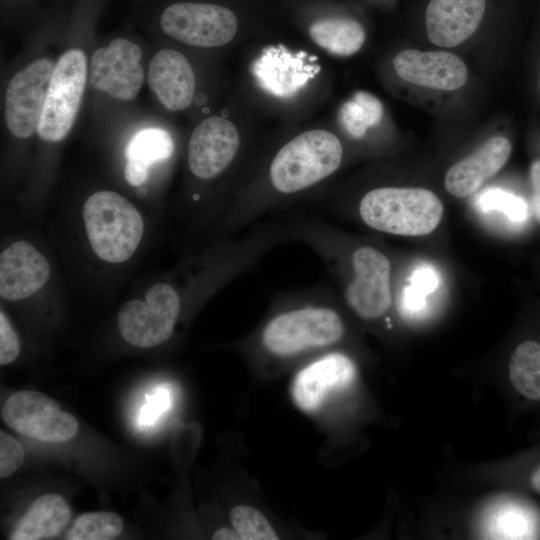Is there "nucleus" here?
<instances>
[{
	"instance_id": "ddd939ff",
	"label": "nucleus",
	"mask_w": 540,
	"mask_h": 540,
	"mask_svg": "<svg viewBox=\"0 0 540 540\" xmlns=\"http://www.w3.org/2000/svg\"><path fill=\"white\" fill-rule=\"evenodd\" d=\"M357 376L354 360L341 351H325L307 363L293 379L291 396L305 413L318 411L334 391L347 388Z\"/></svg>"
},
{
	"instance_id": "f3484780",
	"label": "nucleus",
	"mask_w": 540,
	"mask_h": 540,
	"mask_svg": "<svg viewBox=\"0 0 540 540\" xmlns=\"http://www.w3.org/2000/svg\"><path fill=\"white\" fill-rule=\"evenodd\" d=\"M485 0H430L425 25L429 40L454 47L476 31L485 12Z\"/></svg>"
},
{
	"instance_id": "bb28decb",
	"label": "nucleus",
	"mask_w": 540,
	"mask_h": 540,
	"mask_svg": "<svg viewBox=\"0 0 540 540\" xmlns=\"http://www.w3.org/2000/svg\"><path fill=\"white\" fill-rule=\"evenodd\" d=\"M477 205L482 211L502 212L513 222H524L528 217V206L519 196L500 188H488L477 196Z\"/></svg>"
},
{
	"instance_id": "4468645a",
	"label": "nucleus",
	"mask_w": 540,
	"mask_h": 540,
	"mask_svg": "<svg viewBox=\"0 0 540 540\" xmlns=\"http://www.w3.org/2000/svg\"><path fill=\"white\" fill-rule=\"evenodd\" d=\"M393 67L402 80L436 90H457L468 79L463 60L446 51L403 50L395 56Z\"/></svg>"
},
{
	"instance_id": "dca6fc26",
	"label": "nucleus",
	"mask_w": 540,
	"mask_h": 540,
	"mask_svg": "<svg viewBox=\"0 0 540 540\" xmlns=\"http://www.w3.org/2000/svg\"><path fill=\"white\" fill-rule=\"evenodd\" d=\"M50 272L41 252L27 241H16L0 255V295L10 301L27 298L45 285Z\"/></svg>"
},
{
	"instance_id": "5701e85b",
	"label": "nucleus",
	"mask_w": 540,
	"mask_h": 540,
	"mask_svg": "<svg viewBox=\"0 0 540 540\" xmlns=\"http://www.w3.org/2000/svg\"><path fill=\"white\" fill-rule=\"evenodd\" d=\"M509 377L519 394L540 401V342L525 340L515 347L509 362Z\"/></svg>"
},
{
	"instance_id": "a211bd4d",
	"label": "nucleus",
	"mask_w": 540,
	"mask_h": 540,
	"mask_svg": "<svg viewBox=\"0 0 540 540\" xmlns=\"http://www.w3.org/2000/svg\"><path fill=\"white\" fill-rule=\"evenodd\" d=\"M148 85L168 110L180 111L190 106L195 93V75L188 59L173 49H162L152 58Z\"/></svg>"
},
{
	"instance_id": "9b49d317",
	"label": "nucleus",
	"mask_w": 540,
	"mask_h": 540,
	"mask_svg": "<svg viewBox=\"0 0 540 540\" xmlns=\"http://www.w3.org/2000/svg\"><path fill=\"white\" fill-rule=\"evenodd\" d=\"M141 49L126 38H115L95 50L90 63V81L99 91L119 100H132L139 93L144 71Z\"/></svg>"
},
{
	"instance_id": "412c9836",
	"label": "nucleus",
	"mask_w": 540,
	"mask_h": 540,
	"mask_svg": "<svg viewBox=\"0 0 540 540\" xmlns=\"http://www.w3.org/2000/svg\"><path fill=\"white\" fill-rule=\"evenodd\" d=\"M71 511L65 499L45 494L36 499L19 519L10 540H42L56 537L66 527Z\"/></svg>"
},
{
	"instance_id": "f03ea898",
	"label": "nucleus",
	"mask_w": 540,
	"mask_h": 540,
	"mask_svg": "<svg viewBox=\"0 0 540 540\" xmlns=\"http://www.w3.org/2000/svg\"><path fill=\"white\" fill-rule=\"evenodd\" d=\"M335 296L327 285L275 295L255 336L258 352L276 361H288L340 343L347 325Z\"/></svg>"
},
{
	"instance_id": "7ed1b4c3",
	"label": "nucleus",
	"mask_w": 540,
	"mask_h": 540,
	"mask_svg": "<svg viewBox=\"0 0 540 540\" xmlns=\"http://www.w3.org/2000/svg\"><path fill=\"white\" fill-rule=\"evenodd\" d=\"M339 138L323 129L308 130L283 144L271 157L265 177L244 190L248 210L261 218L332 176L343 161Z\"/></svg>"
},
{
	"instance_id": "1a4fd4ad",
	"label": "nucleus",
	"mask_w": 540,
	"mask_h": 540,
	"mask_svg": "<svg viewBox=\"0 0 540 540\" xmlns=\"http://www.w3.org/2000/svg\"><path fill=\"white\" fill-rule=\"evenodd\" d=\"M1 416L17 433L43 442H66L78 431L76 418L63 411L54 399L38 391L13 393L3 405Z\"/></svg>"
},
{
	"instance_id": "f8f14e48",
	"label": "nucleus",
	"mask_w": 540,
	"mask_h": 540,
	"mask_svg": "<svg viewBox=\"0 0 540 540\" xmlns=\"http://www.w3.org/2000/svg\"><path fill=\"white\" fill-rule=\"evenodd\" d=\"M241 146L235 125L222 117L206 118L193 130L188 143L190 172L199 180H214L236 160Z\"/></svg>"
},
{
	"instance_id": "6ab92c4d",
	"label": "nucleus",
	"mask_w": 540,
	"mask_h": 540,
	"mask_svg": "<svg viewBox=\"0 0 540 540\" xmlns=\"http://www.w3.org/2000/svg\"><path fill=\"white\" fill-rule=\"evenodd\" d=\"M511 152L508 138L491 137L474 153L449 168L444 179L446 190L458 198L473 194L506 164Z\"/></svg>"
},
{
	"instance_id": "a878e982",
	"label": "nucleus",
	"mask_w": 540,
	"mask_h": 540,
	"mask_svg": "<svg viewBox=\"0 0 540 540\" xmlns=\"http://www.w3.org/2000/svg\"><path fill=\"white\" fill-rule=\"evenodd\" d=\"M229 518L241 540L278 539V535L268 519L254 507L237 505L231 509Z\"/></svg>"
},
{
	"instance_id": "2f4dec72",
	"label": "nucleus",
	"mask_w": 540,
	"mask_h": 540,
	"mask_svg": "<svg viewBox=\"0 0 540 540\" xmlns=\"http://www.w3.org/2000/svg\"><path fill=\"white\" fill-rule=\"evenodd\" d=\"M212 539L214 540H241L238 533L235 531V529L232 528H219L217 531L214 532L212 535Z\"/></svg>"
},
{
	"instance_id": "473e14b6",
	"label": "nucleus",
	"mask_w": 540,
	"mask_h": 540,
	"mask_svg": "<svg viewBox=\"0 0 540 540\" xmlns=\"http://www.w3.org/2000/svg\"><path fill=\"white\" fill-rule=\"evenodd\" d=\"M530 481L534 490L540 494V465L532 473Z\"/></svg>"
},
{
	"instance_id": "423d86ee",
	"label": "nucleus",
	"mask_w": 540,
	"mask_h": 540,
	"mask_svg": "<svg viewBox=\"0 0 540 540\" xmlns=\"http://www.w3.org/2000/svg\"><path fill=\"white\" fill-rule=\"evenodd\" d=\"M183 307L181 292L169 283L151 286L144 300H130L122 305L117 325L129 344L150 348L167 341Z\"/></svg>"
},
{
	"instance_id": "393cba45",
	"label": "nucleus",
	"mask_w": 540,
	"mask_h": 540,
	"mask_svg": "<svg viewBox=\"0 0 540 540\" xmlns=\"http://www.w3.org/2000/svg\"><path fill=\"white\" fill-rule=\"evenodd\" d=\"M124 528L123 519L114 512H89L80 515L66 534L68 540H111Z\"/></svg>"
},
{
	"instance_id": "aec40b11",
	"label": "nucleus",
	"mask_w": 540,
	"mask_h": 540,
	"mask_svg": "<svg viewBox=\"0 0 540 540\" xmlns=\"http://www.w3.org/2000/svg\"><path fill=\"white\" fill-rule=\"evenodd\" d=\"M174 153V141L169 132L150 127L137 131L125 149L124 177L132 186L143 184L150 167L168 160Z\"/></svg>"
},
{
	"instance_id": "39448f33",
	"label": "nucleus",
	"mask_w": 540,
	"mask_h": 540,
	"mask_svg": "<svg viewBox=\"0 0 540 540\" xmlns=\"http://www.w3.org/2000/svg\"><path fill=\"white\" fill-rule=\"evenodd\" d=\"M83 219L93 252L103 261L121 263L138 248L144 222L140 212L124 196L99 191L87 198Z\"/></svg>"
},
{
	"instance_id": "2eb2a0df",
	"label": "nucleus",
	"mask_w": 540,
	"mask_h": 540,
	"mask_svg": "<svg viewBox=\"0 0 540 540\" xmlns=\"http://www.w3.org/2000/svg\"><path fill=\"white\" fill-rule=\"evenodd\" d=\"M304 52L292 53L284 46H270L252 64L259 86L279 98L297 94L319 71Z\"/></svg>"
},
{
	"instance_id": "b1692460",
	"label": "nucleus",
	"mask_w": 540,
	"mask_h": 540,
	"mask_svg": "<svg viewBox=\"0 0 540 540\" xmlns=\"http://www.w3.org/2000/svg\"><path fill=\"white\" fill-rule=\"evenodd\" d=\"M383 116V105L373 94L358 91L340 108L342 128L353 139L363 138L369 128L377 125Z\"/></svg>"
},
{
	"instance_id": "f257e3e1",
	"label": "nucleus",
	"mask_w": 540,
	"mask_h": 540,
	"mask_svg": "<svg viewBox=\"0 0 540 540\" xmlns=\"http://www.w3.org/2000/svg\"><path fill=\"white\" fill-rule=\"evenodd\" d=\"M288 241L310 247L332 273L345 305L365 321L384 317L392 304L389 257L369 243L355 242L327 221L298 216L283 223Z\"/></svg>"
},
{
	"instance_id": "cd10ccee",
	"label": "nucleus",
	"mask_w": 540,
	"mask_h": 540,
	"mask_svg": "<svg viewBox=\"0 0 540 540\" xmlns=\"http://www.w3.org/2000/svg\"><path fill=\"white\" fill-rule=\"evenodd\" d=\"M24 450L9 434L0 432V477L11 476L23 463Z\"/></svg>"
},
{
	"instance_id": "4be33fe9",
	"label": "nucleus",
	"mask_w": 540,
	"mask_h": 540,
	"mask_svg": "<svg viewBox=\"0 0 540 540\" xmlns=\"http://www.w3.org/2000/svg\"><path fill=\"white\" fill-rule=\"evenodd\" d=\"M309 35L319 47L337 56H350L356 53L366 38L363 26L347 18L315 21L309 27Z\"/></svg>"
},
{
	"instance_id": "6e6552de",
	"label": "nucleus",
	"mask_w": 540,
	"mask_h": 540,
	"mask_svg": "<svg viewBox=\"0 0 540 540\" xmlns=\"http://www.w3.org/2000/svg\"><path fill=\"white\" fill-rule=\"evenodd\" d=\"M159 26L167 36L197 47H220L236 35L238 22L229 8L205 2H173L159 15Z\"/></svg>"
},
{
	"instance_id": "c85d7f7f",
	"label": "nucleus",
	"mask_w": 540,
	"mask_h": 540,
	"mask_svg": "<svg viewBox=\"0 0 540 540\" xmlns=\"http://www.w3.org/2000/svg\"><path fill=\"white\" fill-rule=\"evenodd\" d=\"M20 353L17 334L3 311L0 312V364L13 362Z\"/></svg>"
},
{
	"instance_id": "c756f323",
	"label": "nucleus",
	"mask_w": 540,
	"mask_h": 540,
	"mask_svg": "<svg viewBox=\"0 0 540 540\" xmlns=\"http://www.w3.org/2000/svg\"><path fill=\"white\" fill-rule=\"evenodd\" d=\"M408 285L417 292L428 296L439 285V274L437 270L429 264H421L412 270Z\"/></svg>"
},
{
	"instance_id": "0eeeda50",
	"label": "nucleus",
	"mask_w": 540,
	"mask_h": 540,
	"mask_svg": "<svg viewBox=\"0 0 540 540\" xmlns=\"http://www.w3.org/2000/svg\"><path fill=\"white\" fill-rule=\"evenodd\" d=\"M87 77V60L80 49L64 52L55 64L37 134L59 142L70 132L79 110Z\"/></svg>"
},
{
	"instance_id": "7c9ffc66",
	"label": "nucleus",
	"mask_w": 540,
	"mask_h": 540,
	"mask_svg": "<svg viewBox=\"0 0 540 540\" xmlns=\"http://www.w3.org/2000/svg\"><path fill=\"white\" fill-rule=\"evenodd\" d=\"M530 180L533 190V210L540 222V159H536L530 167Z\"/></svg>"
},
{
	"instance_id": "20e7f679",
	"label": "nucleus",
	"mask_w": 540,
	"mask_h": 540,
	"mask_svg": "<svg viewBox=\"0 0 540 540\" xmlns=\"http://www.w3.org/2000/svg\"><path fill=\"white\" fill-rule=\"evenodd\" d=\"M443 204L425 188L381 186L365 192L356 215L369 228L398 236L431 233L443 217Z\"/></svg>"
},
{
	"instance_id": "9d476101",
	"label": "nucleus",
	"mask_w": 540,
	"mask_h": 540,
	"mask_svg": "<svg viewBox=\"0 0 540 540\" xmlns=\"http://www.w3.org/2000/svg\"><path fill=\"white\" fill-rule=\"evenodd\" d=\"M54 63L48 58L32 61L9 81L5 93V121L10 133L28 138L37 132Z\"/></svg>"
}]
</instances>
